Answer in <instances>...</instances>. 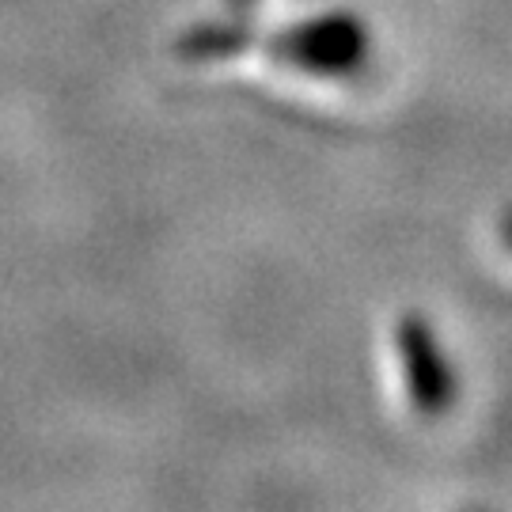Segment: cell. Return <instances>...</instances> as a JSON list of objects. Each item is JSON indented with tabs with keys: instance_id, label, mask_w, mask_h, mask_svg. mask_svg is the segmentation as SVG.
Instances as JSON below:
<instances>
[{
	"instance_id": "cell-5",
	"label": "cell",
	"mask_w": 512,
	"mask_h": 512,
	"mask_svg": "<svg viewBox=\"0 0 512 512\" xmlns=\"http://www.w3.org/2000/svg\"><path fill=\"white\" fill-rule=\"evenodd\" d=\"M505 243H509V251H512V213L505 217Z\"/></svg>"
},
{
	"instance_id": "cell-4",
	"label": "cell",
	"mask_w": 512,
	"mask_h": 512,
	"mask_svg": "<svg viewBox=\"0 0 512 512\" xmlns=\"http://www.w3.org/2000/svg\"><path fill=\"white\" fill-rule=\"evenodd\" d=\"M258 0H232V8H236V12H247V8H255Z\"/></svg>"
},
{
	"instance_id": "cell-1",
	"label": "cell",
	"mask_w": 512,
	"mask_h": 512,
	"mask_svg": "<svg viewBox=\"0 0 512 512\" xmlns=\"http://www.w3.org/2000/svg\"><path fill=\"white\" fill-rule=\"evenodd\" d=\"M274 57L289 69L323 80H346L368 69L372 61V31L357 12H319L300 19L296 27L274 38Z\"/></svg>"
},
{
	"instance_id": "cell-2",
	"label": "cell",
	"mask_w": 512,
	"mask_h": 512,
	"mask_svg": "<svg viewBox=\"0 0 512 512\" xmlns=\"http://www.w3.org/2000/svg\"><path fill=\"white\" fill-rule=\"evenodd\" d=\"M395 361L403 372L406 403L421 418H440L448 414L459 395L456 365L448 357V349L440 342V334L429 327V319L421 315H403L395 327Z\"/></svg>"
},
{
	"instance_id": "cell-3",
	"label": "cell",
	"mask_w": 512,
	"mask_h": 512,
	"mask_svg": "<svg viewBox=\"0 0 512 512\" xmlns=\"http://www.w3.org/2000/svg\"><path fill=\"white\" fill-rule=\"evenodd\" d=\"M239 46H243L239 27H202V31H190L183 42L186 57H224L236 54Z\"/></svg>"
}]
</instances>
